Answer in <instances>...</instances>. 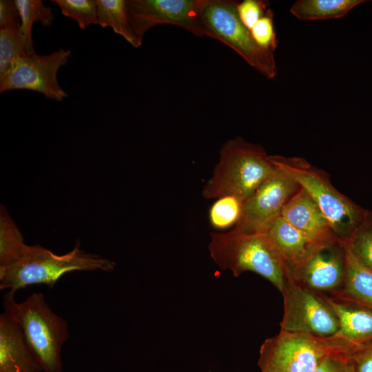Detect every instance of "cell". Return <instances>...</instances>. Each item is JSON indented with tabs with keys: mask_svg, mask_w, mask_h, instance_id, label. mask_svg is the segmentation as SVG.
I'll list each match as a JSON object with an SVG mask.
<instances>
[{
	"mask_svg": "<svg viewBox=\"0 0 372 372\" xmlns=\"http://www.w3.org/2000/svg\"><path fill=\"white\" fill-rule=\"evenodd\" d=\"M353 348L335 335L280 330L266 339L260 349V372H313L327 355L337 351L351 353Z\"/></svg>",
	"mask_w": 372,
	"mask_h": 372,
	"instance_id": "6",
	"label": "cell"
},
{
	"mask_svg": "<svg viewBox=\"0 0 372 372\" xmlns=\"http://www.w3.org/2000/svg\"><path fill=\"white\" fill-rule=\"evenodd\" d=\"M21 17V32L25 46L26 53H34L32 30L35 21L44 27H50L54 20L52 9L45 6L40 0H14Z\"/></svg>",
	"mask_w": 372,
	"mask_h": 372,
	"instance_id": "21",
	"label": "cell"
},
{
	"mask_svg": "<svg viewBox=\"0 0 372 372\" xmlns=\"http://www.w3.org/2000/svg\"><path fill=\"white\" fill-rule=\"evenodd\" d=\"M276 165L285 171L318 204L335 235L345 241L362 223L364 209L340 192L324 171L300 157L271 156Z\"/></svg>",
	"mask_w": 372,
	"mask_h": 372,
	"instance_id": "5",
	"label": "cell"
},
{
	"mask_svg": "<svg viewBox=\"0 0 372 372\" xmlns=\"http://www.w3.org/2000/svg\"><path fill=\"white\" fill-rule=\"evenodd\" d=\"M344 247L346 270L344 283L331 296L372 309V271L364 266L345 245Z\"/></svg>",
	"mask_w": 372,
	"mask_h": 372,
	"instance_id": "17",
	"label": "cell"
},
{
	"mask_svg": "<svg viewBox=\"0 0 372 372\" xmlns=\"http://www.w3.org/2000/svg\"><path fill=\"white\" fill-rule=\"evenodd\" d=\"M362 0H298L291 7V13L303 21L327 20L343 17Z\"/></svg>",
	"mask_w": 372,
	"mask_h": 372,
	"instance_id": "18",
	"label": "cell"
},
{
	"mask_svg": "<svg viewBox=\"0 0 372 372\" xmlns=\"http://www.w3.org/2000/svg\"><path fill=\"white\" fill-rule=\"evenodd\" d=\"M327 298L339 321L336 336L353 347V351L372 342V309L331 296Z\"/></svg>",
	"mask_w": 372,
	"mask_h": 372,
	"instance_id": "16",
	"label": "cell"
},
{
	"mask_svg": "<svg viewBox=\"0 0 372 372\" xmlns=\"http://www.w3.org/2000/svg\"><path fill=\"white\" fill-rule=\"evenodd\" d=\"M71 55L70 50L63 48L47 55L23 54L8 76L0 81V92L27 90L41 93L47 99L63 101L68 94L60 86L57 74Z\"/></svg>",
	"mask_w": 372,
	"mask_h": 372,
	"instance_id": "11",
	"label": "cell"
},
{
	"mask_svg": "<svg viewBox=\"0 0 372 372\" xmlns=\"http://www.w3.org/2000/svg\"><path fill=\"white\" fill-rule=\"evenodd\" d=\"M65 17L76 21L85 30L91 24L98 25L96 0H53Z\"/></svg>",
	"mask_w": 372,
	"mask_h": 372,
	"instance_id": "25",
	"label": "cell"
},
{
	"mask_svg": "<svg viewBox=\"0 0 372 372\" xmlns=\"http://www.w3.org/2000/svg\"><path fill=\"white\" fill-rule=\"evenodd\" d=\"M353 255L372 271V211L366 209L359 226L342 242Z\"/></svg>",
	"mask_w": 372,
	"mask_h": 372,
	"instance_id": "23",
	"label": "cell"
},
{
	"mask_svg": "<svg viewBox=\"0 0 372 372\" xmlns=\"http://www.w3.org/2000/svg\"><path fill=\"white\" fill-rule=\"evenodd\" d=\"M280 216L316 242L339 239L318 204L302 187L284 206Z\"/></svg>",
	"mask_w": 372,
	"mask_h": 372,
	"instance_id": "13",
	"label": "cell"
},
{
	"mask_svg": "<svg viewBox=\"0 0 372 372\" xmlns=\"http://www.w3.org/2000/svg\"><path fill=\"white\" fill-rule=\"evenodd\" d=\"M43 368L21 327L6 313L0 316V372H41Z\"/></svg>",
	"mask_w": 372,
	"mask_h": 372,
	"instance_id": "14",
	"label": "cell"
},
{
	"mask_svg": "<svg viewBox=\"0 0 372 372\" xmlns=\"http://www.w3.org/2000/svg\"><path fill=\"white\" fill-rule=\"evenodd\" d=\"M27 245L20 229L1 205L0 211V269L19 260L25 251Z\"/></svg>",
	"mask_w": 372,
	"mask_h": 372,
	"instance_id": "20",
	"label": "cell"
},
{
	"mask_svg": "<svg viewBox=\"0 0 372 372\" xmlns=\"http://www.w3.org/2000/svg\"><path fill=\"white\" fill-rule=\"evenodd\" d=\"M346 253L339 239L318 244L286 278L324 293H333L342 286L345 277Z\"/></svg>",
	"mask_w": 372,
	"mask_h": 372,
	"instance_id": "12",
	"label": "cell"
},
{
	"mask_svg": "<svg viewBox=\"0 0 372 372\" xmlns=\"http://www.w3.org/2000/svg\"><path fill=\"white\" fill-rule=\"evenodd\" d=\"M265 234L279 256L286 275L321 243L310 238L280 216L270 225Z\"/></svg>",
	"mask_w": 372,
	"mask_h": 372,
	"instance_id": "15",
	"label": "cell"
},
{
	"mask_svg": "<svg viewBox=\"0 0 372 372\" xmlns=\"http://www.w3.org/2000/svg\"><path fill=\"white\" fill-rule=\"evenodd\" d=\"M268 1L244 0L237 3V12L242 23L250 30L269 9Z\"/></svg>",
	"mask_w": 372,
	"mask_h": 372,
	"instance_id": "27",
	"label": "cell"
},
{
	"mask_svg": "<svg viewBox=\"0 0 372 372\" xmlns=\"http://www.w3.org/2000/svg\"><path fill=\"white\" fill-rule=\"evenodd\" d=\"M243 201L233 196L217 198L209 211V220L216 229H226L238 223Z\"/></svg>",
	"mask_w": 372,
	"mask_h": 372,
	"instance_id": "24",
	"label": "cell"
},
{
	"mask_svg": "<svg viewBox=\"0 0 372 372\" xmlns=\"http://www.w3.org/2000/svg\"><path fill=\"white\" fill-rule=\"evenodd\" d=\"M209 254L221 270L235 277L254 272L282 291L286 273L284 265L265 233H245L233 228L227 232H211Z\"/></svg>",
	"mask_w": 372,
	"mask_h": 372,
	"instance_id": "4",
	"label": "cell"
},
{
	"mask_svg": "<svg viewBox=\"0 0 372 372\" xmlns=\"http://www.w3.org/2000/svg\"><path fill=\"white\" fill-rule=\"evenodd\" d=\"M274 167L271 155L262 146L239 136L230 139L220 148L219 161L202 195L206 199L233 196L244 203Z\"/></svg>",
	"mask_w": 372,
	"mask_h": 372,
	"instance_id": "1",
	"label": "cell"
},
{
	"mask_svg": "<svg viewBox=\"0 0 372 372\" xmlns=\"http://www.w3.org/2000/svg\"><path fill=\"white\" fill-rule=\"evenodd\" d=\"M237 3L232 0H207L202 18L210 38L227 45L249 65L272 79L278 74L274 52L256 43L238 17Z\"/></svg>",
	"mask_w": 372,
	"mask_h": 372,
	"instance_id": "7",
	"label": "cell"
},
{
	"mask_svg": "<svg viewBox=\"0 0 372 372\" xmlns=\"http://www.w3.org/2000/svg\"><path fill=\"white\" fill-rule=\"evenodd\" d=\"M313 372H357L350 353L337 351L324 358Z\"/></svg>",
	"mask_w": 372,
	"mask_h": 372,
	"instance_id": "28",
	"label": "cell"
},
{
	"mask_svg": "<svg viewBox=\"0 0 372 372\" xmlns=\"http://www.w3.org/2000/svg\"><path fill=\"white\" fill-rule=\"evenodd\" d=\"M76 241L65 254L57 255L39 245L28 246L22 257L0 269V289L14 293L19 289L44 284L53 287L64 274L74 271H112L116 263L100 256L85 252Z\"/></svg>",
	"mask_w": 372,
	"mask_h": 372,
	"instance_id": "2",
	"label": "cell"
},
{
	"mask_svg": "<svg viewBox=\"0 0 372 372\" xmlns=\"http://www.w3.org/2000/svg\"><path fill=\"white\" fill-rule=\"evenodd\" d=\"M280 330L331 336L339 330L338 317L324 293L286 278Z\"/></svg>",
	"mask_w": 372,
	"mask_h": 372,
	"instance_id": "8",
	"label": "cell"
},
{
	"mask_svg": "<svg viewBox=\"0 0 372 372\" xmlns=\"http://www.w3.org/2000/svg\"><path fill=\"white\" fill-rule=\"evenodd\" d=\"M4 313L21 328L24 336L45 372H63L61 349L70 337L68 324L35 293L17 302L14 293L4 296Z\"/></svg>",
	"mask_w": 372,
	"mask_h": 372,
	"instance_id": "3",
	"label": "cell"
},
{
	"mask_svg": "<svg viewBox=\"0 0 372 372\" xmlns=\"http://www.w3.org/2000/svg\"><path fill=\"white\" fill-rule=\"evenodd\" d=\"M274 165L269 176L244 201L240 217L234 227L236 230L265 233L280 216L286 203L300 189L285 171L275 163Z\"/></svg>",
	"mask_w": 372,
	"mask_h": 372,
	"instance_id": "10",
	"label": "cell"
},
{
	"mask_svg": "<svg viewBox=\"0 0 372 372\" xmlns=\"http://www.w3.org/2000/svg\"><path fill=\"white\" fill-rule=\"evenodd\" d=\"M207 0H127L130 24L140 45L150 28L162 24L180 27L198 37H210L202 11Z\"/></svg>",
	"mask_w": 372,
	"mask_h": 372,
	"instance_id": "9",
	"label": "cell"
},
{
	"mask_svg": "<svg viewBox=\"0 0 372 372\" xmlns=\"http://www.w3.org/2000/svg\"><path fill=\"white\" fill-rule=\"evenodd\" d=\"M98 25L110 27L133 47L141 46L131 26L127 0H96Z\"/></svg>",
	"mask_w": 372,
	"mask_h": 372,
	"instance_id": "19",
	"label": "cell"
},
{
	"mask_svg": "<svg viewBox=\"0 0 372 372\" xmlns=\"http://www.w3.org/2000/svg\"><path fill=\"white\" fill-rule=\"evenodd\" d=\"M249 31L253 39L260 48L275 52L278 41L273 24V12L271 8Z\"/></svg>",
	"mask_w": 372,
	"mask_h": 372,
	"instance_id": "26",
	"label": "cell"
},
{
	"mask_svg": "<svg viewBox=\"0 0 372 372\" xmlns=\"http://www.w3.org/2000/svg\"><path fill=\"white\" fill-rule=\"evenodd\" d=\"M21 20L19 10L12 0L0 1V28L12 25H21Z\"/></svg>",
	"mask_w": 372,
	"mask_h": 372,
	"instance_id": "29",
	"label": "cell"
},
{
	"mask_svg": "<svg viewBox=\"0 0 372 372\" xmlns=\"http://www.w3.org/2000/svg\"><path fill=\"white\" fill-rule=\"evenodd\" d=\"M25 53L21 25L0 28V81L8 76L17 59Z\"/></svg>",
	"mask_w": 372,
	"mask_h": 372,
	"instance_id": "22",
	"label": "cell"
},
{
	"mask_svg": "<svg viewBox=\"0 0 372 372\" xmlns=\"http://www.w3.org/2000/svg\"><path fill=\"white\" fill-rule=\"evenodd\" d=\"M351 355L357 372H372V342L357 347Z\"/></svg>",
	"mask_w": 372,
	"mask_h": 372,
	"instance_id": "30",
	"label": "cell"
}]
</instances>
